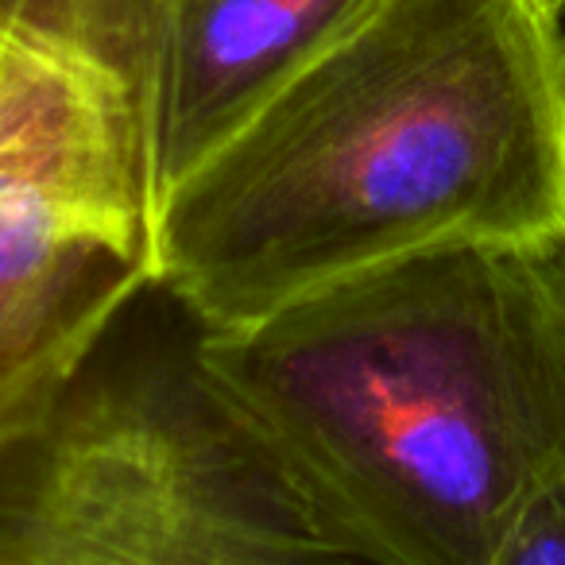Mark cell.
<instances>
[{
  "label": "cell",
  "instance_id": "6da1fadb",
  "mask_svg": "<svg viewBox=\"0 0 565 565\" xmlns=\"http://www.w3.org/2000/svg\"><path fill=\"white\" fill-rule=\"evenodd\" d=\"M565 228V17L372 0L159 202V279L210 333L387 259Z\"/></svg>",
  "mask_w": 565,
  "mask_h": 565
},
{
  "label": "cell",
  "instance_id": "7a4b0ae2",
  "mask_svg": "<svg viewBox=\"0 0 565 565\" xmlns=\"http://www.w3.org/2000/svg\"><path fill=\"white\" fill-rule=\"evenodd\" d=\"M205 356L387 565H492L565 477V228L387 259Z\"/></svg>",
  "mask_w": 565,
  "mask_h": 565
},
{
  "label": "cell",
  "instance_id": "3957f363",
  "mask_svg": "<svg viewBox=\"0 0 565 565\" xmlns=\"http://www.w3.org/2000/svg\"><path fill=\"white\" fill-rule=\"evenodd\" d=\"M163 279L0 441V565H387L322 508Z\"/></svg>",
  "mask_w": 565,
  "mask_h": 565
},
{
  "label": "cell",
  "instance_id": "277c9868",
  "mask_svg": "<svg viewBox=\"0 0 565 565\" xmlns=\"http://www.w3.org/2000/svg\"><path fill=\"white\" fill-rule=\"evenodd\" d=\"M171 0H0V441L159 279Z\"/></svg>",
  "mask_w": 565,
  "mask_h": 565
},
{
  "label": "cell",
  "instance_id": "5b68a950",
  "mask_svg": "<svg viewBox=\"0 0 565 565\" xmlns=\"http://www.w3.org/2000/svg\"><path fill=\"white\" fill-rule=\"evenodd\" d=\"M372 0H171L156 109V198L194 174Z\"/></svg>",
  "mask_w": 565,
  "mask_h": 565
},
{
  "label": "cell",
  "instance_id": "8992f818",
  "mask_svg": "<svg viewBox=\"0 0 565 565\" xmlns=\"http://www.w3.org/2000/svg\"><path fill=\"white\" fill-rule=\"evenodd\" d=\"M492 565H565V477L519 515Z\"/></svg>",
  "mask_w": 565,
  "mask_h": 565
},
{
  "label": "cell",
  "instance_id": "52a82bcc",
  "mask_svg": "<svg viewBox=\"0 0 565 565\" xmlns=\"http://www.w3.org/2000/svg\"><path fill=\"white\" fill-rule=\"evenodd\" d=\"M550 4H554V9H557V12H562V17H565V0H550Z\"/></svg>",
  "mask_w": 565,
  "mask_h": 565
}]
</instances>
